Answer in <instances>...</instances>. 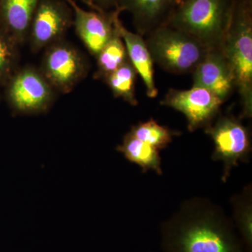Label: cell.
<instances>
[{
    "label": "cell",
    "mask_w": 252,
    "mask_h": 252,
    "mask_svg": "<svg viewBox=\"0 0 252 252\" xmlns=\"http://www.w3.org/2000/svg\"><path fill=\"white\" fill-rule=\"evenodd\" d=\"M137 72L130 59H127L122 66L104 78V80L110 88L113 94L121 97L131 105L136 106L135 80Z\"/></svg>",
    "instance_id": "17"
},
{
    "label": "cell",
    "mask_w": 252,
    "mask_h": 252,
    "mask_svg": "<svg viewBox=\"0 0 252 252\" xmlns=\"http://www.w3.org/2000/svg\"><path fill=\"white\" fill-rule=\"evenodd\" d=\"M193 86L204 88L224 102L235 89L233 72L220 49L209 50L193 71Z\"/></svg>",
    "instance_id": "11"
},
{
    "label": "cell",
    "mask_w": 252,
    "mask_h": 252,
    "mask_svg": "<svg viewBox=\"0 0 252 252\" xmlns=\"http://www.w3.org/2000/svg\"><path fill=\"white\" fill-rule=\"evenodd\" d=\"M146 36L154 63L175 74L193 72L209 51L193 36L167 26L156 28Z\"/></svg>",
    "instance_id": "4"
},
{
    "label": "cell",
    "mask_w": 252,
    "mask_h": 252,
    "mask_svg": "<svg viewBox=\"0 0 252 252\" xmlns=\"http://www.w3.org/2000/svg\"><path fill=\"white\" fill-rule=\"evenodd\" d=\"M206 133L215 143L214 158L224 162L225 179L230 169L250 152L248 131L234 118L224 117L220 118L215 125L207 126Z\"/></svg>",
    "instance_id": "10"
},
{
    "label": "cell",
    "mask_w": 252,
    "mask_h": 252,
    "mask_svg": "<svg viewBox=\"0 0 252 252\" xmlns=\"http://www.w3.org/2000/svg\"><path fill=\"white\" fill-rule=\"evenodd\" d=\"M116 21V31L111 39L96 56L97 71L94 74L95 79H104L109 74L115 71L129 59L125 43L117 28Z\"/></svg>",
    "instance_id": "16"
},
{
    "label": "cell",
    "mask_w": 252,
    "mask_h": 252,
    "mask_svg": "<svg viewBox=\"0 0 252 252\" xmlns=\"http://www.w3.org/2000/svg\"><path fill=\"white\" fill-rule=\"evenodd\" d=\"M40 0H0V25L18 44L28 39Z\"/></svg>",
    "instance_id": "14"
},
{
    "label": "cell",
    "mask_w": 252,
    "mask_h": 252,
    "mask_svg": "<svg viewBox=\"0 0 252 252\" xmlns=\"http://www.w3.org/2000/svg\"><path fill=\"white\" fill-rule=\"evenodd\" d=\"M85 2L92 9L112 11L117 9L119 0H85Z\"/></svg>",
    "instance_id": "20"
},
{
    "label": "cell",
    "mask_w": 252,
    "mask_h": 252,
    "mask_svg": "<svg viewBox=\"0 0 252 252\" xmlns=\"http://www.w3.org/2000/svg\"><path fill=\"white\" fill-rule=\"evenodd\" d=\"M185 1V0H175L176 6H177V5L180 4V3H182V1Z\"/></svg>",
    "instance_id": "21"
},
{
    "label": "cell",
    "mask_w": 252,
    "mask_h": 252,
    "mask_svg": "<svg viewBox=\"0 0 252 252\" xmlns=\"http://www.w3.org/2000/svg\"><path fill=\"white\" fill-rule=\"evenodd\" d=\"M117 24L125 43L129 59L144 81L147 96L152 98L157 97L158 89L154 80V61L143 36L126 29L120 18L118 19Z\"/></svg>",
    "instance_id": "13"
},
{
    "label": "cell",
    "mask_w": 252,
    "mask_h": 252,
    "mask_svg": "<svg viewBox=\"0 0 252 252\" xmlns=\"http://www.w3.org/2000/svg\"><path fill=\"white\" fill-rule=\"evenodd\" d=\"M18 46L19 44L0 25V86L6 85L17 71Z\"/></svg>",
    "instance_id": "18"
},
{
    "label": "cell",
    "mask_w": 252,
    "mask_h": 252,
    "mask_svg": "<svg viewBox=\"0 0 252 252\" xmlns=\"http://www.w3.org/2000/svg\"><path fill=\"white\" fill-rule=\"evenodd\" d=\"M117 150L144 170H153L160 175L162 173L158 149L138 140L130 132L124 137L122 144L118 147Z\"/></svg>",
    "instance_id": "15"
},
{
    "label": "cell",
    "mask_w": 252,
    "mask_h": 252,
    "mask_svg": "<svg viewBox=\"0 0 252 252\" xmlns=\"http://www.w3.org/2000/svg\"><path fill=\"white\" fill-rule=\"evenodd\" d=\"M222 103L223 102L211 91L197 86L186 91L170 89L161 102L162 105L185 114L190 131L209 124L216 116Z\"/></svg>",
    "instance_id": "9"
},
{
    "label": "cell",
    "mask_w": 252,
    "mask_h": 252,
    "mask_svg": "<svg viewBox=\"0 0 252 252\" xmlns=\"http://www.w3.org/2000/svg\"><path fill=\"white\" fill-rule=\"evenodd\" d=\"M72 26V9L65 0H40L28 34L32 51L38 52L62 40Z\"/></svg>",
    "instance_id": "7"
},
{
    "label": "cell",
    "mask_w": 252,
    "mask_h": 252,
    "mask_svg": "<svg viewBox=\"0 0 252 252\" xmlns=\"http://www.w3.org/2000/svg\"><path fill=\"white\" fill-rule=\"evenodd\" d=\"M4 87L8 103L19 114L45 112L54 100V89L34 67L17 69Z\"/></svg>",
    "instance_id": "5"
},
{
    "label": "cell",
    "mask_w": 252,
    "mask_h": 252,
    "mask_svg": "<svg viewBox=\"0 0 252 252\" xmlns=\"http://www.w3.org/2000/svg\"><path fill=\"white\" fill-rule=\"evenodd\" d=\"M165 252H245L243 244L225 223L201 219L164 230Z\"/></svg>",
    "instance_id": "3"
},
{
    "label": "cell",
    "mask_w": 252,
    "mask_h": 252,
    "mask_svg": "<svg viewBox=\"0 0 252 252\" xmlns=\"http://www.w3.org/2000/svg\"><path fill=\"white\" fill-rule=\"evenodd\" d=\"M235 0H185L164 26L188 33L208 50L220 49Z\"/></svg>",
    "instance_id": "2"
},
{
    "label": "cell",
    "mask_w": 252,
    "mask_h": 252,
    "mask_svg": "<svg viewBox=\"0 0 252 252\" xmlns=\"http://www.w3.org/2000/svg\"><path fill=\"white\" fill-rule=\"evenodd\" d=\"M221 51L233 72L243 114L252 115V0H235Z\"/></svg>",
    "instance_id": "1"
},
{
    "label": "cell",
    "mask_w": 252,
    "mask_h": 252,
    "mask_svg": "<svg viewBox=\"0 0 252 252\" xmlns=\"http://www.w3.org/2000/svg\"><path fill=\"white\" fill-rule=\"evenodd\" d=\"M175 6V0H119L117 8L130 13L138 34L146 36L164 26Z\"/></svg>",
    "instance_id": "12"
},
{
    "label": "cell",
    "mask_w": 252,
    "mask_h": 252,
    "mask_svg": "<svg viewBox=\"0 0 252 252\" xmlns=\"http://www.w3.org/2000/svg\"><path fill=\"white\" fill-rule=\"evenodd\" d=\"M87 69L80 52L61 40L46 48L40 71L54 90L67 94L85 77Z\"/></svg>",
    "instance_id": "6"
},
{
    "label": "cell",
    "mask_w": 252,
    "mask_h": 252,
    "mask_svg": "<svg viewBox=\"0 0 252 252\" xmlns=\"http://www.w3.org/2000/svg\"><path fill=\"white\" fill-rule=\"evenodd\" d=\"M73 11V26L79 39L93 56H97L116 31V21L122 10L93 9L87 11L75 0H65Z\"/></svg>",
    "instance_id": "8"
},
{
    "label": "cell",
    "mask_w": 252,
    "mask_h": 252,
    "mask_svg": "<svg viewBox=\"0 0 252 252\" xmlns=\"http://www.w3.org/2000/svg\"><path fill=\"white\" fill-rule=\"evenodd\" d=\"M130 132L136 138L158 150L165 148L167 144L170 143L172 136L176 134L167 127L159 125L154 119L141 123L132 127Z\"/></svg>",
    "instance_id": "19"
}]
</instances>
